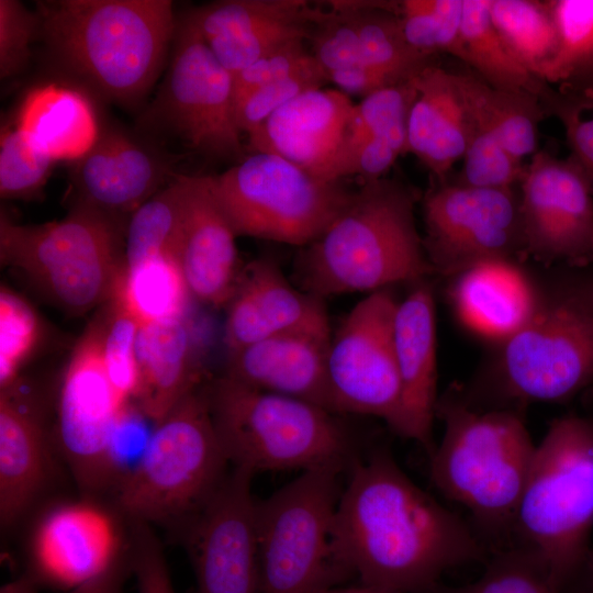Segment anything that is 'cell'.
I'll return each mask as SVG.
<instances>
[{
  "label": "cell",
  "mask_w": 593,
  "mask_h": 593,
  "mask_svg": "<svg viewBox=\"0 0 593 593\" xmlns=\"http://www.w3.org/2000/svg\"><path fill=\"white\" fill-rule=\"evenodd\" d=\"M436 416L445 432L429 456L433 484L466 506L489 538L507 539L536 451L523 412L471 407L454 385L438 399Z\"/></svg>",
  "instance_id": "obj_4"
},
{
  "label": "cell",
  "mask_w": 593,
  "mask_h": 593,
  "mask_svg": "<svg viewBox=\"0 0 593 593\" xmlns=\"http://www.w3.org/2000/svg\"><path fill=\"white\" fill-rule=\"evenodd\" d=\"M315 63L304 41L284 45L260 57L233 76L234 104L261 86L300 71Z\"/></svg>",
  "instance_id": "obj_48"
},
{
  "label": "cell",
  "mask_w": 593,
  "mask_h": 593,
  "mask_svg": "<svg viewBox=\"0 0 593 593\" xmlns=\"http://www.w3.org/2000/svg\"><path fill=\"white\" fill-rule=\"evenodd\" d=\"M519 183L525 257L546 265H592L593 195L578 163L537 150Z\"/></svg>",
  "instance_id": "obj_16"
},
{
  "label": "cell",
  "mask_w": 593,
  "mask_h": 593,
  "mask_svg": "<svg viewBox=\"0 0 593 593\" xmlns=\"http://www.w3.org/2000/svg\"><path fill=\"white\" fill-rule=\"evenodd\" d=\"M471 116L490 130L515 158L534 155L539 123L548 114L536 96L494 88L478 76L457 74Z\"/></svg>",
  "instance_id": "obj_31"
},
{
  "label": "cell",
  "mask_w": 593,
  "mask_h": 593,
  "mask_svg": "<svg viewBox=\"0 0 593 593\" xmlns=\"http://www.w3.org/2000/svg\"><path fill=\"white\" fill-rule=\"evenodd\" d=\"M35 578L68 590L109 567L123 551L113 516L91 502L58 505L32 537Z\"/></svg>",
  "instance_id": "obj_21"
},
{
  "label": "cell",
  "mask_w": 593,
  "mask_h": 593,
  "mask_svg": "<svg viewBox=\"0 0 593 593\" xmlns=\"http://www.w3.org/2000/svg\"><path fill=\"white\" fill-rule=\"evenodd\" d=\"M254 475L246 468L233 467L187 523L197 593H260Z\"/></svg>",
  "instance_id": "obj_17"
},
{
  "label": "cell",
  "mask_w": 593,
  "mask_h": 593,
  "mask_svg": "<svg viewBox=\"0 0 593 593\" xmlns=\"http://www.w3.org/2000/svg\"><path fill=\"white\" fill-rule=\"evenodd\" d=\"M236 237L211 176L193 175L178 251L192 296L216 307L227 305L244 267Z\"/></svg>",
  "instance_id": "obj_24"
},
{
  "label": "cell",
  "mask_w": 593,
  "mask_h": 593,
  "mask_svg": "<svg viewBox=\"0 0 593 593\" xmlns=\"http://www.w3.org/2000/svg\"><path fill=\"white\" fill-rule=\"evenodd\" d=\"M348 472L332 546L349 578L391 593H422L445 571L489 559L473 527L417 486L388 449L361 455Z\"/></svg>",
  "instance_id": "obj_1"
},
{
  "label": "cell",
  "mask_w": 593,
  "mask_h": 593,
  "mask_svg": "<svg viewBox=\"0 0 593 593\" xmlns=\"http://www.w3.org/2000/svg\"><path fill=\"white\" fill-rule=\"evenodd\" d=\"M41 323L32 306L2 287L0 292V387L8 388L38 345Z\"/></svg>",
  "instance_id": "obj_44"
},
{
  "label": "cell",
  "mask_w": 593,
  "mask_h": 593,
  "mask_svg": "<svg viewBox=\"0 0 593 593\" xmlns=\"http://www.w3.org/2000/svg\"><path fill=\"white\" fill-rule=\"evenodd\" d=\"M413 78L373 92L354 105L334 179L338 166L372 136L387 138L401 154L409 153L407 122L417 94Z\"/></svg>",
  "instance_id": "obj_37"
},
{
  "label": "cell",
  "mask_w": 593,
  "mask_h": 593,
  "mask_svg": "<svg viewBox=\"0 0 593 593\" xmlns=\"http://www.w3.org/2000/svg\"><path fill=\"white\" fill-rule=\"evenodd\" d=\"M309 40L312 42L311 54L326 76L362 64L355 25L345 12L323 11Z\"/></svg>",
  "instance_id": "obj_46"
},
{
  "label": "cell",
  "mask_w": 593,
  "mask_h": 593,
  "mask_svg": "<svg viewBox=\"0 0 593 593\" xmlns=\"http://www.w3.org/2000/svg\"><path fill=\"white\" fill-rule=\"evenodd\" d=\"M480 579L463 586L440 582L422 593H563L542 559L526 546H508L491 553Z\"/></svg>",
  "instance_id": "obj_39"
},
{
  "label": "cell",
  "mask_w": 593,
  "mask_h": 593,
  "mask_svg": "<svg viewBox=\"0 0 593 593\" xmlns=\"http://www.w3.org/2000/svg\"><path fill=\"white\" fill-rule=\"evenodd\" d=\"M470 113V112H469ZM471 128L463 166L456 182L479 188H513L521 182L526 166L512 156L497 137L471 114Z\"/></svg>",
  "instance_id": "obj_43"
},
{
  "label": "cell",
  "mask_w": 593,
  "mask_h": 593,
  "mask_svg": "<svg viewBox=\"0 0 593 593\" xmlns=\"http://www.w3.org/2000/svg\"><path fill=\"white\" fill-rule=\"evenodd\" d=\"M101 314L105 371L120 400L130 404L131 399H136L139 388L136 345L141 325L113 296L107 302Z\"/></svg>",
  "instance_id": "obj_41"
},
{
  "label": "cell",
  "mask_w": 593,
  "mask_h": 593,
  "mask_svg": "<svg viewBox=\"0 0 593 593\" xmlns=\"http://www.w3.org/2000/svg\"><path fill=\"white\" fill-rule=\"evenodd\" d=\"M483 376L460 398L479 410L522 411L529 403L570 400L593 387V284L541 296L533 316L497 343Z\"/></svg>",
  "instance_id": "obj_5"
},
{
  "label": "cell",
  "mask_w": 593,
  "mask_h": 593,
  "mask_svg": "<svg viewBox=\"0 0 593 593\" xmlns=\"http://www.w3.org/2000/svg\"><path fill=\"white\" fill-rule=\"evenodd\" d=\"M35 12L47 57L68 82L127 111L145 107L176 33L170 0H49Z\"/></svg>",
  "instance_id": "obj_2"
},
{
  "label": "cell",
  "mask_w": 593,
  "mask_h": 593,
  "mask_svg": "<svg viewBox=\"0 0 593 593\" xmlns=\"http://www.w3.org/2000/svg\"><path fill=\"white\" fill-rule=\"evenodd\" d=\"M131 524L128 550L138 593H176L160 541L150 524L143 522Z\"/></svg>",
  "instance_id": "obj_49"
},
{
  "label": "cell",
  "mask_w": 593,
  "mask_h": 593,
  "mask_svg": "<svg viewBox=\"0 0 593 593\" xmlns=\"http://www.w3.org/2000/svg\"><path fill=\"white\" fill-rule=\"evenodd\" d=\"M344 471L335 465L304 470L257 500L260 593H317L349 579L332 546Z\"/></svg>",
  "instance_id": "obj_10"
},
{
  "label": "cell",
  "mask_w": 593,
  "mask_h": 593,
  "mask_svg": "<svg viewBox=\"0 0 593 593\" xmlns=\"http://www.w3.org/2000/svg\"><path fill=\"white\" fill-rule=\"evenodd\" d=\"M317 593H391V592L384 591L376 586L360 583V585L347 586V588L332 586V588L324 589Z\"/></svg>",
  "instance_id": "obj_56"
},
{
  "label": "cell",
  "mask_w": 593,
  "mask_h": 593,
  "mask_svg": "<svg viewBox=\"0 0 593 593\" xmlns=\"http://www.w3.org/2000/svg\"><path fill=\"white\" fill-rule=\"evenodd\" d=\"M176 164L157 139L108 123L69 175L76 201L122 219L179 175Z\"/></svg>",
  "instance_id": "obj_18"
},
{
  "label": "cell",
  "mask_w": 593,
  "mask_h": 593,
  "mask_svg": "<svg viewBox=\"0 0 593 593\" xmlns=\"http://www.w3.org/2000/svg\"><path fill=\"white\" fill-rule=\"evenodd\" d=\"M449 281L448 296L458 320L496 343L519 329L542 296L519 262L508 259L479 262Z\"/></svg>",
  "instance_id": "obj_26"
},
{
  "label": "cell",
  "mask_w": 593,
  "mask_h": 593,
  "mask_svg": "<svg viewBox=\"0 0 593 593\" xmlns=\"http://www.w3.org/2000/svg\"><path fill=\"white\" fill-rule=\"evenodd\" d=\"M40 37V21L21 1L0 0V75L21 74L29 65L31 45Z\"/></svg>",
  "instance_id": "obj_47"
},
{
  "label": "cell",
  "mask_w": 593,
  "mask_h": 593,
  "mask_svg": "<svg viewBox=\"0 0 593 593\" xmlns=\"http://www.w3.org/2000/svg\"><path fill=\"white\" fill-rule=\"evenodd\" d=\"M417 91L407 122V149L444 181L463 157L471 118L457 74L435 65L413 78Z\"/></svg>",
  "instance_id": "obj_28"
},
{
  "label": "cell",
  "mask_w": 593,
  "mask_h": 593,
  "mask_svg": "<svg viewBox=\"0 0 593 593\" xmlns=\"http://www.w3.org/2000/svg\"><path fill=\"white\" fill-rule=\"evenodd\" d=\"M490 4L491 0H463L461 60L470 65L488 85L532 93L546 108L557 91L510 53L492 23Z\"/></svg>",
  "instance_id": "obj_32"
},
{
  "label": "cell",
  "mask_w": 593,
  "mask_h": 593,
  "mask_svg": "<svg viewBox=\"0 0 593 593\" xmlns=\"http://www.w3.org/2000/svg\"><path fill=\"white\" fill-rule=\"evenodd\" d=\"M327 81L347 96L362 98L389 86L402 82L396 78L377 70L366 64H358L329 72ZM405 81V80H404Z\"/></svg>",
  "instance_id": "obj_52"
},
{
  "label": "cell",
  "mask_w": 593,
  "mask_h": 593,
  "mask_svg": "<svg viewBox=\"0 0 593 593\" xmlns=\"http://www.w3.org/2000/svg\"><path fill=\"white\" fill-rule=\"evenodd\" d=\"M331 327L280 333L228 353L225 377L247 387L301 399L328 411ZM332 412V411H331Z\"/></svg>",
  "instance_id": "obj_23"
},
{
  "label": "cell",
  "mask_w": 593,
  "mask_h": 593,
  "mask_svg": "<svg viewBox=\"0 0 593 593\" xmlns=\"http://www.w3.org/2000/svg\"><path fill=\"white\" fill-rule=\"evenodd\" d=\"M584 111L567 94L559 91L548 108L563 125L570 156L584 174L593 195V118H583Z\"/></svg>",
  "instance_id": "obj_50"
},
{
  "label": "cell",
  "mask_w": 593,
  "mask_h": 593,
  "mask_svg": "<svg viewBox=\"0 0 593 593\" xmlns=\"http://www.w3.org/2000/svg\"><path fill=\"white\" fill-rule=\"evenodd\" d=\"M230 461L215 430L204 383L158 423L135 466L115 485L131 522H190L226 478Z\"/></svg>",
  "instance_id": "obj_9"
},
{
  "label": "cell",
  "mask_w": 593,
  "mask_h": 593,
  "mask_svg": "<svg viewBox=\"0 0 593 593\" xmlns=\"http://www.w3.org/2000/svg\"><path fill=\"white\" fill-rule=\"evenodd\" d=\"M124 550L109 567L70 589L67 593H122L127 571H131L130 550Z\"/></svg>",
  "instance_id": "obj_53"
},
{
  "label": "cell",
  "mask_w": 593,
  "mask_h": 593,
  "mask_svg": "<svg viewBox=\"0 0 593 593\" xmlns=\"http://www.w3.org/2000/svg\"><path fill=\"white\" fill-rule=\"evenodd\" d=\"M322 12L304 0H221L187 15L234 76L272 51L309 40Z\"/></svg>",
  "instance_id": "obj_19"
},
{
  "label": "cell",
  "mask_w": 593,
  "mask_h": 593,
  "mask_svg": "<svg viewBox=\"0 0 593 593\" xmlns=\"http://www.w3.org/2000/svg\"><path fill=\"white\" fill-rule=\"evenodd\" d=\"M56 163L15 126L0 133V195L2 199L38 198Z\"/></svg>",
  "instance_id": "obj_42"
},
{
  "label": "cell",
  "mask_w": 593,
  "mask_h": 593,
  "mask_svg": "<svg viewBox=\"0 0 593 593\" xmlns=\"http://www.w3.org/2000/svg\"><path fill=\"white\" fill-rule=\"evenodd\" d=\"M398 300L391 289L369 293L332 335L327 387L333 413L371 415L406 438L393 323Z\"/></svg>",
  "instance_id": "obj_13"
},
{
  "label": "cell",
  "mask_w": 593,
  "mask_h": 593,
  "mask_svg": "<svg viewBox=\"0 0 593 593\" xmlns=\"http://www.w3.org/2000/svg\"><path fill=\"white\" fill-rule=\"evenodd\" d=\"M355 103L338 89L317 88L294 98L247 135L251 153L280 156L316 177L334 179Z\"/></svg>",
  "instance_id": "obj_20"
},
{
  "label": "cell",
  "mask_w": 593,
  "mask_h": 593,
  "mask_svg": "<svg viewBox=\"0 0 593 593\" xmlns=\"http://www.w3.org/2000/svg\"><path fill=\"white\" fill-rule=\"evenodd\" d=\"M562 92V91H561ZM577 102L585 112H593V71L575 88L562 92Z\"/></svg>",
  "instance_id": "obj_54"
},
{
  "label": "cell",
  "mask_w": 593,
  "mask_h": 593,
  "mask_svg": "<svg viewBox=\"0 0 593 593\" xmlns=\"http://www.w3.org/2000/svg\"><path fill=\"white\" fill-rule=\"evenodd\" d=\"M387 1H329L332 11L347 13L357 32L362 64L398 80L412 79L432 65L433 57L415 49L406 40L401 19Z\"/></svg>",
  "instance_id": "obj_33"
},
{
  "label": "cell",
  "mask_w": 593,
  "mask_h": 593,
  "mask_svg": "<svg viewBox=\"0 0 593 593\" xmlns=\"http://www.w3.org/2000/svg\"><path fill=\"white\" fill-rule=\"evenodd\" d=\"M193 175L179 174L130 217L124 238V267L171 256L178 259Z\"/></svg>",
  "instance_id": "obj_34"
},
{
  "label": "cell",
  "mask_w": 593,
  "mask_h": 593,
  "mask_svg": "<svg viewBox=\"0 0 593 593\" xmlns=\"http://www.w3.org/2000/svg\"><path fill=\"white\" fill-rule=\"evenodd\" d=\"M14 125L55 163L71 164L91 150L102 131L91 96L68 81L31 88Z\"/></svg>",
  "instance_id": "obj_29"
},
{
  "label": "cell",
  "mask_w": 593,
  "mask_h": 593,
  "mask_svg": "<svg viewBox=\"0 0 593 593\" xmlns=\"http://www.w3.org/2000/svg\"><path fill=\"white\" fill-rule=\"evenodd\" d=\"M549 7L558 46L540 79L568 92L593 71V0H550Z\"/></svg>",
  "instance_id": "obj_38"
},
{
  "label": "cell",
  "mask_w": 593,
  "mask_h": 593,
  "mask_svg": "<svg viewBox=\"0 0 593 593\" xmlns=\"http://www.w3.org/2000/svg\"><path fill=\"white\" fill-rule=\"evenodd\" d=\"M20 379L0 393V519L16 523L46 483L49 455L37 406Z\"/></svg>",
  "instance_id": "obj_27"
},
{
  "label": "cell",
  "mask_w": 593,
  "mask_h": 593,
  "mask_svg": "<svg viewBox=\"0 0 593 593\" xmlns=\"http://www.w3.org/2000/svg\"><path fill=\"white\" fill-rule=\"evenodd\" d=\"M323 300L291 283L271 257L248 262L227 303V353L284 332L331 327Z\"/></svg>",
  "instance_id": "obj_22"
},
{
  "label": "cell",
  "mask_w": 593,
  "mask_h": 593,
  "mask_svg": "<svg viewBox=\"0 0 593 593\" xmlns=\"http://www.w3.org/2000/svg\"><path fill=\"white\" fill-rule=\"evenodd\" d=\"M490 15L510 53L540 79L558 46L549 1L491 0Z\"/></svg>",
  "instance_id": "obj_36"
},
{
  "label": "cell",
  "mask_w": 593,
  "mask_h": 593,
  "mask_svg": "<svg viewBox=\"0 0 593 593\" xmlns=\"http://www.w3.org/2000/svg\"><path fill=\"white\" fill-rule=\"evenodd\" d=\"M204 388L215 430L233 467L257 473L335 465L348 471L362 455L347 425L320 405L225 376L205 382Z\"/></svg>",
  "instance_id": "obj_6"
},
{
  "label": "cell",
  "mask_w": 593,
  "mask_h": 593,
  "mask_svg": "<svg viewBox=\"0 0 593 593\" xmlns=\"http://www.w3.org/2000/svg\"><path fill=\"white\" fill-rule=\"evenodd\" d=\"M417 200L398 178L362 182L331 225L301 247L296 286L324 299L425 280L433 271L416 227Z\"/></svg>",
  "instance_id": "obj_3"
},
{
  "label": "cell",
  "mask_w": 593,
  "mask_h": 593,
  "mask_svg": "<svg viewBox=\"0 0 593 593\" xmlns=\"http://www.w3.org/2000/svg\"><path fill=\"white\" fill-rule=\"evenodd\" d=\"M423 219L432 271L448 280L482 261L526 259L514 188L435 180L423 197Z\"/></svg>",
  "instance_id": "obj_14"
},
{
  "label": "cell",
  "mask_w": 593,
  "mask_h": 593,
  "mask_svg": "<svg viewBox=\"0 0 593 593\" xmlns=\"http://www.w3.org/2000/svg\"><path fill=\"white\" fill-rule=\"evenodd\" d=\"M402 155L387 138L372 136L356 148L337 168L335 179L359 176L362 182L383 178Z\"/></svg>",
  "instance_id": "obj_51"
},
{
  "label": "cell",
  "mask_w": 593,
  "mask_h": 593,
  "mask_svg": "<svg viewBox=\"0 0 593 593\" xmlns=\"http://www.w3.org/2000/svg\"><path fill=\"white\" fill-rule=\"evenodd\" d=\"M103 320L99 313L75 346L57 405L59 446L79 486L89 493L116 484L111 441L123 403L103 362Z\"/></svg>",
  "instance_id": "obj_15"
},
{
  "label": "cell",
  "mask_w": 593,
  "mask_h": 593,
  "mask_svg": "<svg viewBox=\"0 0 593 593\" xmlns=\"http://www.w3.org/2000/svg\"><path fill=\"white\" fill-rule=\"evenodd\" d=\"M211 182L237 236L300 247L331 225L355 191L269 153H251Z\"/></svg>",
  "instance_id": "obj_11"
},
{
  "label": "cell",
  "mask_w": 593,
  "mask_h": 593,
  "mask_svg": "<svg viewBox=\"0 0 593 593\" xmlns=\"http://www.w3.org/2000/svg\"><path fill=\"white\" fill-rule=\"evenodd\" d=\"M327 81L323 69L315 63L288 77L261 86L235 104V122L243 134H250L272 113L300 94L322 88Z\"/></svg>",
  "instance_id": "obj_45"
},
{
  "label": "cell",
  "mask_w": 593,
  "mask_h": 593,
  "mask_svg": "<svg viewBox=\"0 0 593 593\" xmlns=\"http://www.w3.org/2000/svg\"><path fill=\"white\" fill-rule=\"evenodd\" d=\"M399 15L415 49L429 57L447 53L461 59L463 0H404Z\"/></svg>",
  "instance_id": "obj_40"
},
{
  "label": "cell",
  "mask_w": 593,
  "mask_h": 593,
  "mask_svg": "<svg viewBox=\"0 0 593 593\" xmlns=\"http://www.w3.org/2000/svg\"><path fill=\"white\" fill-rule=\"evenodd\" d=\"M122 219L75 201L58 221L23 225L0 214V259L54 304L83 314L113 295L124 266Z\"/></svg>",
  "instance_id": "obj_8"
},
{
  "label": "cell",
  "mask_w": 593,
  "mask_h": 593,
  "mask_svg": "<svg viewBox=\"0 0 593 593\" xmlns=\"http://www.w3.org/2000/svg\"><path fill=\"white\" fill-rule=\"evenodd\" d=\"M593 528V418L553 419L536 446L515 535L546 563L563 593L590 563Z\"/></svg>",
  "instance_id": "obj_7"
},
{
  "label": "cell",
  "mask_w": 593,
  "mask_h": 593,
  "mask_svg": "<svg viewBox=\"0 0 593 593\" xmlns=\"http://www.w3.org/2000/svg\"><path fill=\"white\" fill-rule=\"evenodd\" d=\"M37 582L31 574L22 575L2 585L0 593H37Z\"/></svg>",
  "instance_id": "obj_55"
},
{
  "label": "cell",
  "mask_w": 593,
  "mask_h": 593,
  "mask_svg": "<svg viewBox=\"0 0 593 593\" xmlns=\"http://www.w3.org/2000/svg\"><path fill=\"white\" fill-rule=\"evenodd\" d=\"M394 351L402 385L406 438L435 450L436 314L434 290L425 279L398 302L393 323Z\"/></svg>",
  "instance_id": "obj_25"
},
{
  "label": "cell",
  "mask_w": 593,
  "mask_h": 593,
  "mask_svg": "<svg viewBox=\"0 0 593 593\" xmlns=\"http://www.w3.org/2000/svg\"><path fill=\"white\" fill-rule=\"evenodd\" d=\"M592 392H593V391H592ZM592 394H593V393H592ZM592 401H593V395H592ZM591 417H593V415H592Z\"/></svg>",
  "instance_id": "obj_57"
},
{
  "label": "cell",
  "mask_w": 593,
  "mask_h": 593,
  "mask_svg": "<svg viewBox=\"0 0 593 593\" xmlns=\"http://www.w3.org/2000/svg\"><path fill=\"white\" fill-rule=\"evenodd\" d=\"M190 295L178 259L160 256L123 266L112 296L147 325L183 318Z\"/></svg>",
  "instance_id": "obj_35"
},
{
  "label": "cell",
  "mask_w": 593,
  "mask_h": 593,
  "mask_svg": "<svg viewBox=\"0 0 593 593\" xmlns=\"http://www.w3.org/2000/svg\"><path fill=\"white\" fill-rule=\"evenodd\" d=\"M138 409L154 424L200 387L191 332L183 318L141 325L137 345Z\"/></svg>",
  "instance_id": "obj_30"
},
{
  "label": "cell",
  "mask_w": 593,
  "mask_h": 593,
  "mask_svg": "<svg viewBox=\"0 0 593 593\" xmlns=\"http://www.w3.org/2000/svg\"><path fill=\"white\" fill-rule=\"evenodd\" d=\"M170 59L136 131L154 139L174 137L212 158L245 156L235 122L233 76L217 60L187 13L178 18Z\"/></svg>",
  "instance_id": "obj_12"
}]
</instances>
